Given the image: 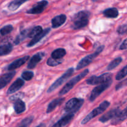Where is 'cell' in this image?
I'll return each instance as SVG.
<instances>
[{"label":"cell","instance_id":"24","mask_svg":"<svg viewBox=\"0 0 127 127\" xmlns=\"http://www.w3.org/2000/svg\"><path fill=\"white\" fill-rule=\"evenodd\" d=\"M13 47L11 43L3 45L0 46V56H4L8 55L12 52Z\"/></svg>","mask_w":127,"mask_h":127},{"label":"cell","instance_id":"22","mask_svg":"<svg viewBox=\"0 0 127 127\" xmlns=\"http://www.w3.org/2000/svg\"><path fill=\"white\" fill-rule=\"evenodd\" d=\"M29 0H14L10 2L8 6V9L11 11H14L17 10L23 3L26 2Z\"/></svg>","mask_w":127,"mask_h":127},{"label":"cell","instance_id":"16","mask_svg":"<svg viewBox=\"0 0 127 127\" xmlns=\"http://www.w3.org/2000/svg\"><path fill=\"white\" fill-rule=\"evenodd\" d=\"M66 20V16L64 14H60L55 17L52 20V26L53 29L58 28L62 26Z\"/></svg>","mask_w":127,"mask_h":127},{"label":"cell","instance_id":"11","mask_svg":"<svg viewBox=\"0 0 127 127\" xmlns=\"http://www.w3.org/2000/svg\"><path fill=\"white\" fill-rule=\"evenodd\" d=\"M74 115V114H73V113H68V114L62 118L59 121L57 122L52 127H64L73 119Z\"/></svg>","mask_w":127,"mask_h":127},{"label":"cell","instance_id":"21","mask_svg":"<svg viewBox=\"0 0 127 127\" xmlns=\"http://www.w3.org/2000/svg\"><path fill=\"white\" fill-rule=\"evenodd\" d=\"M104 16L109 18H116L119 16V11L115 7H112V8H108L104 10L103 12Z\"/></svg>","mask_w":127,"mask_h":127},{"label":"cell","instance_id":"5","mask_svg":"<svg viewBox=\"0 0 127 127\" xmlns=\"http://www.w3.org/2000/svg\"><path fill=\"white\" fill-rule=\"evenodd\" d=\"M84 102V100L77 98H73L68 100V102L65 104L64 110L66 112L75 114L81 108Z\"/></svg>","mask_w":127,"mask_h":127},{"label":"cell","instance_id":"34","mask_svg":"<svg viewBox=\"0 0 127 127\" xmlns=\"http://www.w3.org/2000/svg\"><path fill=\"white\" fill-rule=\"evenodd\" d=\"M127 48V39H125L120 47V50H125Z\"/></svg>","mask_w":127,"mask_h":127},{"label":"cell","instance_id":"18","mask_svg":"<svg viewBox=\"0 0 127 127\" xmlns=\"http://www.w3.org/2000/svg\"><path fill=\"white\" fill-rule=\"evenodd\" d=\"M127 119V109H125L122 111H119V112L113 118V121L112 122V125H117L120 124L122 122L124 121Z\"/></svg>","mask_w":127,"mask_h":127},{"label":"cell","instance_id":"8","mask_svg":"<svg viewBox=\"0 0 127 127\" xmlns=\"http://www.w3.org/2000/svg\"><path fill=\"white\" fill-rule=\"evenodd\" d=\"M112 83V79L109 81H107L104 83H102V84H100V85L95 87V88L93 89V91H92L91 93V94L90 98H89L91 101H94V100H95L98 96H99L103 92L105 91L106 89H107L110 86Z\"/></svg>","mask_w":127,"mask_h":127},{"label":"cell","instance_id":"25","mask_svg":"<svg viewBox=\"0 0 127 127\" xmlns=\"http://www.w3.org/2000/svg\"><path fill=\"white\" fill-rule=\"evenodd\" d=\"M122 61V58L121 57H119V58H115V59H114V60L108 65L107 68V70L110 71L114 69V68H115L117 66H119V64H120V63H121Z\"/></svg>","mask_w":127,"mask_h":127},{"label":"cell","instance_id":"2","mask_svg":"<svg viewBox=\"0 0 127 127\" xmlns=\"http://www.w3.org/2000/svg\"><path fill=\"white\" fill-rule=\"evenodd\" d=\"M110 102L107 101V100H105V101H104L103 102H102L98 107L94 109L91 112L89 113V114H88L83 120H82V125H85L87 123L89 122L91 119H94V117H95L96 116H97V115H100L102 113L104 112L110 106Z\"/></svg>","mask_w":127,"mask_h":127},{"label":"cell","instance_id":"19","mask_svg":"<svg viewBox=\"0 0 127 127\" xmlns=\"http://www.w3.org/2000/svg\"><path fill=\"white\" fill-rule=\"evenodd\" d=\"M14 108L17 114H20L26 110V107L25 103L20 99H17L14 104Z\"/></svg>","mask_w":127,"mask_h":127},{"label":"cell","instance_id":"35","mask_svg":"<svg viewBox=\"0 0 127 127\" xmlns=\"http://www.w3.org/2000/svg\"><path fill=\"white\" fill-rule=\"evenodd\" d=\"M45 127V125H44V124H40L39 125H38V126L36 127Z\"/></svg>","mask_w":127,"mask_h":127},{"label":"cell","instance_id":"1","mask_svg":"<svg viewBox=\"0 0 127 127\" xmlns=\"http://www.w3.org/2000/svg\"><path fill=\"white\" fill-rule=\"evenodd\" d=\"M90 12L86 11H80L74 15L73 19L72 28L73 29H79L86 27L89 22Z\"/></svg>","mask_w":127,"mask_h":127},{"label":"cell","instance_id":"17","mask_svg":"<svg viewBox=\"0 0 127 127\" xmlns=\"http://www.w3.org/2000/svg\"><path fill=\"white\" fill-rule=\"evenodd\" d=\"M120 110L119 109H114L112 110H110L107 113L103 115L99 119V121L102 123H105L106 122L109 121L110 119H113L118 113L119 112Z\"/></svg>","mask_w":127,"mask_h":127},{"label":"cell","instance_id":"12","mask_svg":"<svg viewBox=\"0 0 127 127\" xmlns=\"http://www.w3.org/2000/svg\"><path fill=\"white\" fill-rule=\"evenodd\" d=\"M29 58V56H26V57H22V58H19L18 60H16L8 66L7 69L9 71H13L17 68H19L28 60Z\"/></svg>","mask_w":127,"mask_h":127},{"label":"cell","instance_id":"13","mask_svg":"<svg viewBox=\"0 0 127 127\" xmlns=\"http://www.w3.org/2000/svg\"><path fill=\"white\" fill-rule=\"evenodd\" d=\"M24 84V82L23 79H21V78H18L9 87V88L7 90V94H11L16 93V91L19 90L23 86Z\"/></svg>","mask_w":127,"mask_h":127},{"label":"cell","instance_id":"7","mask_svg":"<svg viewBox=\"0 0 127 127\" xmlns=\"http://www.w3.org/2000/svg\"><path fill=\"white\" fill-rule=\"evenodd\" d=\"M112 74L111 73H104L99 76H91L86 81V83L89 85H97L112 80Z\"/></svg>","mask_w":127,"mask_h":127},{"label":"cell","instance_id":"23","mask_svg":"<svg viewBox=\"0 0 127 127\" xmlns=\"http://www.w3.org/2000/svg\"><path fill=\"white\" fill-rule=\"evenodd\" d=\"M66 52L63 48H58L53 51L52 53L51 57L56 60H60L66 55Z\"/></svg>","mask_w":127,"mask_h":127},{"label":"cell","instance_id":"32","mask_svg":"<svg viewBox=\"0 0 127 127\" xmlns=\"http://www.w3.org/2000/svg\"><path fill=\"white\" fill-rule=\"evenodd\" d=\"M33 76V73L32 71H25L22 73V78L26 81H29L32 79Z\"/></svg>","mask_w":127,"mask_h":127},{"label":"cell","instance_id":"20","mask_svg":"<svg viewBox=\"0 0 127 127\" xmlns=\"http://www.w3.org/2000/svg\"><path fill=\"white\" fill-rule=\"evenodd\" d=\"M63 101H64V99H63V98H59V99H54L53 100H52V101L50 103L49 105H48V107H47V114L52 112L53 110H55V109L58 105H60Z\"/></svg>","mask_w":127,"mask_h":127},{"label":"cell","instance_id":"3","mask_svg":"<svg viewBox=\"0 0 127 127\" xmlns=\"http://www.w3.org/2000/svg\"><path fill=\"white\" fill-rule=\"evenodd\" d=\"M89 73V70L88 69H85L84 71H83L81 73L79 74V75L76 76L74 77V78H73L72 79H71L69 82H68V83H66L65 86L63 88V89L60 91L59 93L60 95H63L64 94L68 93L74 86L76 84V83H78V82L80 81L83 78H84L87 74Z\"/></svg>","mask_w":127,"mask_h":127},{"label":"cell","instance_id":"4","mask_svg":"<svg viewBox=\"0 0 127 127\" xmlns=\"http://www.w3.org/2000/svg\"><path fill=\"white\" fill-rule=\"evenodd\" d=\"M104 48V46H100V47L97 48L96 51L94 52V53H92V54L86 56V57H84V58L81 60L80 62H79L78 64L76 66V69L79 70V69H82V68H84V67L87 66L88 65H89L99 55V53H101L103 51Z\"/></svg>","mask_w":127,"mask_h":127},{"label":"cell","instance_id":"9","mask_svg":"<svg viewBox=\"0 0 127 127\" xmlns=\"http://www.w3.org/2000/svg\"><path fill=\"white\" fill-rule=\"evenodd\" d=\"M48 4V2L45 0L37 2L35 6H33L31 9L27 11V13L30 14H40L41 12L44 11L45 8Z\"/></svg>","mask_w":127,"mask_h":127},{"label":"cell","instance_id":"29","mask_svg":"<svg viewBox=\"0 0 127 127\" xmlns=\"http://www.w3.org/2000/svg\"><path fill=\"white\" fill-rule=\"evenodd\" d=\"M13 30V27L11 25H7L0 29V33L2 35H6L11 32Z\"/></svg>","mask_w":127,"mask_h":127},{"label":"cell","instance_id":"15","mask_svg":"<svg viewBox=\"0 0 127 127\" xmlns=\"http://www.w3.org/2000/svg\"><path fill=\"white\" fill-rule=\"evenodd\" d=\"M44 54L42 53H38L34 55L30 60V62L27 65L29 69H33L37 66V64L40 62L43 58Z\"/></svg>","mask_w":127,"mask_h":127},{"label":"cell","instance_id":"14","mask_svg":"<svg viewBox=\"0 0 127 127\" xmlns=\"http://www.w3.org/2000/svg\"><path fill=\"white\" fill-rule=\"evenodd\" d=\"M15 74H16L15 71L11 72L4 74L0 78V89H2L7 86V84L12 80L13 77L15 76Z\"/></svg>","mask_w":127,"mask_h":127},{"label":"cell","instance_id":"26","mask_svg":"<svg viewBox=\"0 0 127 127\" xmlns=\"http://www.w3.org/2000/svg\"><path fill=\"white\" fill-rule=\"evenodd\" d=\"M42 30V27L41 26H36V27H33L32 30L29 32V33L27 34V36L30 38H33L35 36L38 35V33H40Z\"/></svg>","mask_w":127,"mask_h":127},{"label":"cell","instance_id":"6","mask_svg":"<svg viewBox=\"0 0 127 127\" xmlns=\"http://www.w3.org/2000/svg\"><path fill=\"white\" fill-rule=\"evenodd\" d=\"M73 72H74V69H73V68H69V69H68V70H67L60 77V78H58V79H57V80L53 83V84H52V85L48 88V90H47V93H52L53 91L55 90L56 89H57L58 87L60 86L62 84H63V83H64V82L69 78V77L71 76Z\"/></svg>","mask_w":127,"mask_h":127},{"label":"cell","instance_id":"10","mask_svg":"<svg viewBox=\"0 0 127 127\" xmlns=\"http://www.w3.org/2000/svg\"><path fill=\"white\" fill-rule=\"evenodd\" d=\"M50 28H47L45 29V30L42 31V32H40V33H38V35H37L36 36H35L34 37H33L32 40L28 43L27 45V47H33V45L36 44L37 43H38L40 40H42V38H43V37H45L50 32Z\"/></svg>","mask_w":127,"mask_h":127},{"label":"cell","instance_id":"31","mask_svg":"<svg viewBox=\"0 0 127 127\" xmlns=\"http://www.w3.org/2000/svg\"><path fill=\"white\" fill-rule=\"evenodd\" d=\"M127 74V67L125 66L121 71L118 73V74L116 76V79L117 80H120L126 77Z\"/></svg>","mask_w":127,"mask_h":127},{"label":"cell","instance_id":"30","mask_svg":"<svg viewBox=\"0 0 127 127\" xmlns=\"http://www.w3.org/2000/svg\"><path fill=\"white\" fill-rule=\"evenodd\" d=\"M62 63V60H56L54 59V58H52V57L48 58L47 62V64L50 66H55L58 64H61Z\"/></svg>","mask_w":127,"mask_h":127},{"label":"cell","instance_id":"33","mask_svg":"<svg viewBox=\"0 0 127 127\" xmlns=\"http://www.w3.org/2000/svg\"><path fill=\"white\" fill-rule=\"evenodd\" d=\"M127 24H124L120 26V27H118L117 32L119 33V34H124L127 32Z\"/></svg>","mask_w":127,"mask_h":127},{"label":"cell","instance_id":"27","mask_svg":"<svg viewBox=\"0 0 127 127\" xmlns=\"http://www.w3.org/2000/svg\"><path fill=\"white\" fill-rule=\"evenodd\" d=\"M33 119V117L32 116L26 117V119L22 120V122L20 123V124L17 127H29L31 123H32Z\"/></svg>","mask_w":127,"mask_h":127},{"label":"cell","instance_id":"28","mask_svg":"<svg viewBox=\"0 0 127 127\" xmlns=\"http://www.w3.org/2000/svg\"><path fill=\"white\" fill-rule=\"evenodd\" d=\"M27 30H25V31H23L22 32H21V33L17 36L16 39H15L14 44L18 45L20 42H21L23 40H24V38H26V35H27Z\"/></svg>","mask_w":127,"mask_h":127}]
</instances>
